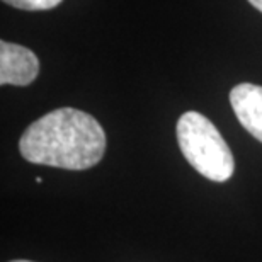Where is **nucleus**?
Wrapping results in <instances>:
<instances>
[{
    "label": "nucleus",
    "mask_w": 262,
    "mask_h": 262,
    "mask_svg": "<svg viewBox=\"0 0 262 262\" xmlns=\"http://www.w3.org/2000/svg\"><path fill=\"white\" fill-rule=\"evenodd\" d=\"M249 2L252 4L255 9L260 10V12H262V0H249Z\"/></svg>",
    "instance_id": "423d86ee"
},
{
    "label": "nucleus",
    "mask_w": 262,
    "mask_h": 262,
    "mask_svg": "<svg viewBox=\"0 0 262 262\" xmlns=\"http://www.w3.org/2000/svg\"><path fill=\"white\" fill-rule=\"evenodd\" d=\"M176 133L182 155L203 177L225 182L233 176L232 150L206 116L196 111L184 113L177 121Z\"/></svg>",
    "instance_id": "f03ea898"
},
{
    "label": "nucleus",
    "mask_w": 262,
    "mask_h": 262,
    "mask_svg": "<svg viewBox=\"0 0 262 262\" xmlns=\"http://www.w3.org/2000/svg\"><path fill=\"white\" fill-rule=\"evenodd\" d=\"M10 262H33V260H23V259H19V260H10Z\"/></svg>",
    "instance_id": "0eeeda50"
},
{
    "label": "nucleus",
    "mask_w": 262,
    "mask_h": 262,
    "mask_svg": "<svg viewBox=\"0 0 262 262\" xmlns=\"http://www.w3.org/2000/svg\"><path fill=\"white\" fill-rule=\"evenodd\" d=\"M39 72V61L33 51L20 45L0 43V83L2 85H29Z\"/></svg>",
    "instance_id": "7ed1b4c3"
},
{
    "label": "nucleus",
    "mask_w": 262,
    "mask_h": 262,
    "mask_svg": "<svg viewBox=\"0 0 262 262\" xmlns=\"http://www.w3.org/2000/svg\"><path fill=\"white\" fill-rule=\"evenodd\" d=\"M230 104L240 124L262 141V87L255 83H238L230 92Z\"/></svg>",
    "instance_id": "20e7f679"
},
{
    "label": "nucleus",
    "mask_w": 262,
    "mask_h": 262,
    "mask_svg": "<svg viewBox=\"0 0 262 262\" xmlns=\"http://www.w3.org/2000/svg\"><path fill=\"white\" fill-rule=\"evenodd\" d=\"M20 10H50L61 4V0H2Z\"/></svg>",
    "instance_id": "39448f33"
},
{
    "label": "nucleus",
    "mask_w": 262,
    "mask_h": 262,
    "mask_svg": "<svg viewBox=\"0 0 262 262\" xmlns=\"http://www.w3.org/2000/svg\"><path fill=\"white\" fill-rule=\"evenodd\" d=\"M19 150L31 164L85 170L102 160L106 133L89 113L61 107L28 126L19 140Z\"/></svg>",
    "instance_id": "f257e3e1"
}]
</instances>
